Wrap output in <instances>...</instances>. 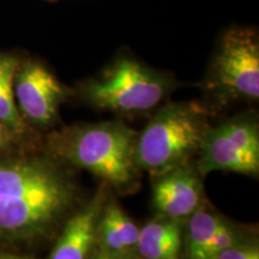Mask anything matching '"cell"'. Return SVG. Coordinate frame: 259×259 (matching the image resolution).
I'll return each mask as SVG.
<instances>
[{"label": "cell", "instance_id": "obj_1", "mask_svg": "<svg viewBox=\"0 0 259 259\" xmlns=\"http://www.w3.org/2000/svg\"><path fill=\"white\" fill-rule=\"evenodd\" d=\"M79 205L72 170L56 158L0 157V238H45Z\"/></svg>", "mask_w": 259, "mask_h": 259}, {"label": "cell", "instance_id": "obj_10", "mask_svg": "<svg viewBox=\"0 0 259 259\" xmlns=\"http://www.w3.org/2000/svg\"><path fill=\"white\" fill-rule=\"evenodd\" d=\"M108 196V186L103 184L93 198L71 213L48 259H89L97 245V227Z\"/></svg>", "mask_w": 259, "mask_h": 259}, {"label": "cell", "instance_id": "obj_15", "mask_svg": "<svg viewBox=\"0 0 259 259\" xmlns=\"http://www.w3.org/2000/svg\"><path fill=\"white\" fill-rule=\"evenodd\" d=\"M95 259H143L137 252H109L97 248Z\"/></svg>", "mask_w": 259, "mask_h": 259}, {"label": "cell", "instance_id": "obj_13", "mask_svg": "<svg viewBox=\"0 0 259 259\" xmlns=\"http://www.w3.org/2000/svg\"><path fill=\"white\" fill-rule=\"evenodd\" d=\"M19 60L11 54L0 53V121H3L16 137L25 131V121L19 113L15 100V74Z\"/></svg>", "mask_w": 259, "mask_h": 259}, {"label": "cell", "instance_id": "obj_9", "mask_svg": "<svg viewBox=\"0 0 259 259\" xmlns=\"http://www.w3.org/2000/svg\"><path fill=\"white\" fill-rule=\"evenodd\" d=\"M204 200L203 177L192 162L154 177L153 206L158 215L186 220Z\"/></svg>", "mask_w": 259, "mask_h": 259}, {"label": "cell", "instance_id": "obj_16", "mask_svg": "<svg viewBox=\"0 0 259 259\" xmlns=\"http://www.w3.org/2000/svg\"><path fill=\"white\" fill-rule=\"evenodd\" d=\"M16 136L4 122L0 121V153L8 150Z\"/></svg>", "mask_w": 259, "mask_h": 259}, {"label": "cell", "instance_id": "obj_8", "mask_svg": "<svg viewBox=\"0 0 259 259\" xmlns=\"http://www.w3.org/2000/svg\"><path fill=\"white\" fill-rule=\"evenodd\" d=\"M252 236L253 231L229 221L204 200L185 220L184 245L187 259H213L225 248Z\"/></svg>", "mask_w": 259, "mask_h": 259}, {"label": "cell", "instance_id": "obj_11", "mask_svg": "<svg viewBox=\"0 0 259 259\" xmlns=\"http://www.w3.org/2000/svg\"><path fill=\"white\" fill-rule=\"evenodd\" d=\"M185 220L157 215L139 229L138 255L143 259H181Z\"/></svg>", "mask_w": 259, "mask_h": 259}, {"label": "cell", "instance_id": "obj_17", "mask_svg": "<svg viewBox=\"0 0 259 259\" xmlns=\"http://www.w3.org/2000/svg\"><path fill=\"white\" fill-rule=\"evenodd\" d=\"M0 259H37V258H30V257H21V255H14V254L0 253Z\"/></svg>", "mask_w": 259, "mask_h": 259}, {"label": "cell", "instance_id": "obj_3", "mask_svg": "<svg viewBox=\"0 0 259 259\" xmlns=\"http://www.w3.org/2000/svg\"><path fill=\"white\" fill-rule=\"evenodd\" d=\"M209 127V108L203 103H164L137 135L136 164L154 178L192 162Z\"/></svg>", "mask_w": 259, "mask_h": 259}, {"label": "cell", "instance_id": "obj_2", "mask_svg": "<svg viewBox=\"0 0 259 259\" xmlns=\"http://www.w3.org/2000/svg\"><path fill=\"white\" fill-rule=\"evenodd\" d=\"M137 132L122 121L80 122L56 132L50 139L52 157L65 166L88 170L121 193L139 185L135 161Z\"/></svg>", "mask_w": 259, "mask_h": 259}, {"label": "cell", "instance_id": "obj_14", "mask_svg": "<svg viewBox=\"0 0 259 259\" xmlns=\"http://www.w3.org/2000/svg\"><path fill=\"white\" fill-rule=\"evenodd\" d=\"M213 259H259V245L254 236L227 247Z\"/></svg>", "mask_w": 259, "mask_h": 259}, {"label": "cell", "instance_id": "obj_5", "mask_svg": "<svg viewBox=\"0 0 259 259\" xmlns=\"http://www.w3.org/2000/svg\"><path fill=\"white\" fill-rule=\"evenodd\" d=\"M203 90L218 106L259 99V37L251 28L228 29L213 53Z\"/></svg>", "mask_w": 259, "mask_h": 259}, {"label": "cell", "instance_id": "obj_4", "mask_svg": "<svg viewBox=\"0 0 259 259\" xmlns=\"http://www.w3.org/2000/svg\"><path fill=\"white\" fill-rule=\"evenodd\" d=\"M170 73L130 56L118 57L101 73L79 83L77 96L100 111L144 113L160 106L177 88Z\"/></svg>", "mask_w": 259, "mask_h": 259}, {"label": "cell", "instance_id": "obj_7", "mask_svg": "<svg viewBox=\"0 0 259 259\" xmlns=\"http://www.w3.org/2000/svg\"><path fill=\"white\" fill-rule=\"evenodd\" d=\"M15 100L22 118L37 126L54 124L59 108L71 96L56 76L37 60L19 61L15 74Z\"/></svg>", "mask_w": 259, "mask_h": 259}, {"label": "cell", "instance_id": "obj_12", "mask_svg": "<svg viewBox=\"0 0 259 259\" xmlns=\"http://www.w3.org/2000/svg\"><path fill=\"white\" fill-rule=\"evenodd\" d=\"M139 229L116 199L108 196L97 227V248L122 253L136 252Z\"/></svg>", "mask_w": 259, "mask_h": 259}, {"label": "cell", "instance_id": "obj_6", "mask_svg": "<svg viewBox=\"0 0 259 259\" xmlns=\"http://www.w3.org/2000/svg\"><path fill=\"white\" fill-rule=\"evenodd\" d=\"M196 168L203 178L212 171L259 176V122L255 113H241L210 126L198 151Z\"/></svg>", "mask_w": 259, "mask_h": 259}]
</instances>
